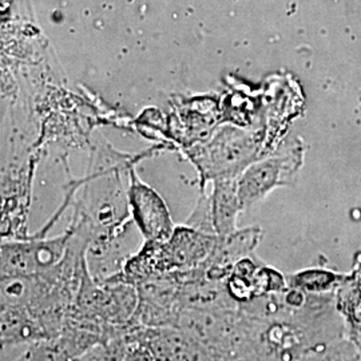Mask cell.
Segmentation results:
<instances>
[{
  "label": "cell",
  "instance_id": "cell-2",
  "mask_svg": "<svg viewBox=\"0 0 361 361\" xmlns=\"http://www.w3.org/2000/svg\"><path fill=\"white\" fill-rule=\"evenodd\" d=\"M128 202L145 243L168 241L176 229L168 205L153 188L141 180L134 169L130 170Z\"/></svg>",
  "mask_w": 361,
  "mask_h": 361
},
{
  "label": "cell",
  "instance_id": "cell-3",
  "mask_svg": "<svg viewBox=\"0 0 361 361\" xmlns=\"http://www.w3.org/2000/svg\"><path fill=\"white\" fill-rule=\"evenodd\" d=\"M293 171L295 161L288 157L265 159L250 166L238 178V195L243 209L255 205L274 188L286 183V178L292 177Z\"/></svg>",
  "mask_w": 361,
  "mask_h": 361
},
{
  "label": "cell",
  "instance_id": "cell-1",
  "mask_svg": "<svg viewBox=\"0 0 361 361\" xmlns=\"http://www.w3.org/2000/svg\"><path fill=\"white\" fill-rule=\"evenodd\" d=\"M71 231L51 240H16L1 244V277H31L50 271L66 256Z\"/></svg>",
  "mask_w": 361,
  "mask_h": 361
},
{
  "label": "cell",
  "instance_id": "cell-4",
  "mask_svg": "<svg viewBox=\"0 0 361 361\" xmlns=\"http://www.w3.org/2000/svg\"><path fill=\"white\" fill-rule=\"evenodd\" d=\"M213 229L219 237L237 232V219L244 210L238 195L237 178L213 180V190L209 195Z\"/></svg>",
  "mask_w": 361,
  "mask_h": 361
}]
</instances>
